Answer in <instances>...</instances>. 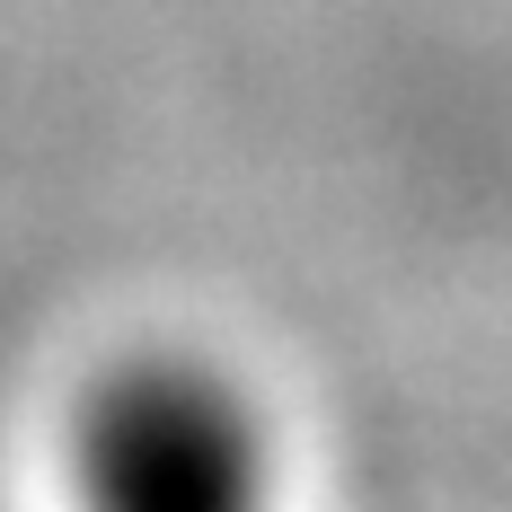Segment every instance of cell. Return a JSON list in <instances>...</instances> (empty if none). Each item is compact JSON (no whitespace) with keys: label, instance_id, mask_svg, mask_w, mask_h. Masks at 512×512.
<instances>
[{"label":"cell","instance_id":"cell-1","mask_svg":"<svg viewBox=\"0 0 512 512\" xmlns=\"http://www.w3.org/2000/svg\"><path fill=\"white\" fill-rule=\"evenodd\" d=\"M71 512H274L265 415L186 354L98 371L62 433Z\"/></svg>","mask_w":512,"mask_h":512}]
</instances>
